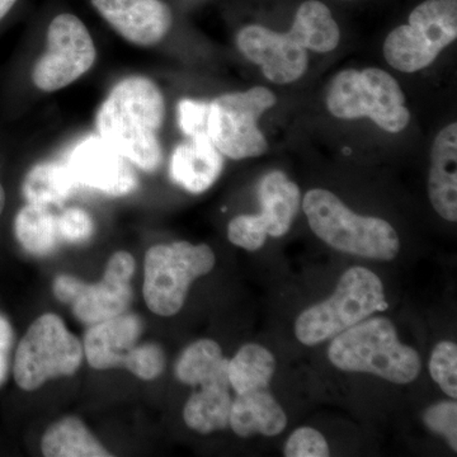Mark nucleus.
Returning a JSON list of instances; mask_svg holds the SVG:
<instances>
[{"label": "nucleus", "instance_id": "6", "mask_svg": "<svg viewBox=\"0 0 457 457\" xmlns=\"http://www.w3.org/2000/svg\"><path fill=\"white\" fill-rule=\"evenodd\" d=\"M216 257L206 245L188 242L159 245L147 251L144 297L147 308L161 317H171L185 305L189 286L212 272Z\"/></svg>", "mask_w": 457, "mask_h": 457}, {"label": "nucleus", "instance_id": "20", "mask_svg": "<svg viewBox=\"0 0 457 457\" xmlns=\"http://www.w3.org/2000/svg\"><path fill=\"white\" fill-rule=\"evenodd\" d=\"M228 360L222 356L220 345L212 339H201L188 345L177 361L176 376L180 383L192 386L228 383Z\"/></svg>", "mask_w": 457, "mask_h": 457}, {"label": "nucleus", "instance_id": "18", "mask_svg": "<svg viewBox=\"0 0 457 457\" xmlns=\"http://www.w3.org/2000/svg\"><path fill=\"white\" fill-rule=\"evenodd\" d=\"M224 161L209 137H188L174 149L170 177L191 194H203L220 177Z\"/></svg>", "mask_w": 457, "mask_h": 457}, {"label": "nucleus", "instance_id": "26", "mask_svg": "<svg viewBox=\"0 0 457 457\" xmlns=\"http://www.w3.org/2000/svg\"><path fill=\"white\" fill-rule=\"evenodd\" d=\"M14 231L20 245L33 255H47L56 248L60 233L57 219L46 206L29 204L17 213Z\"/></svg>", "mask_w": 457, "mask_h": 457}, {"label": "nucleus", "instance_id": "30", "mask_svg": "<svg viewBox=\"0 0 457 457\" xmlns=\"http://www.w3.org/2000/svg\"><path fill=\"white\" fill-rule=\"evenodd\" d=\"M286 457H328L329 446L324 436L311 427L296 429L286 444Z\"/></svg>", "mask_w": 457, "mask_h": 457}, {"label": "nucleus", "instance_id": "17", "mask_svg": "<svg viewBox=\"0 0 457 457\" xmlns=\"http://www.w3.org/2000/svg\"><path fill=\"white\" fill-rule=\"evenodd\" d=\"M428 196L442 219L457 221V125L442 129L433 141Z\"/></svg>", "mask_w": 457, "mask_h": 457}, {"label": "nucleus", "instance_id": "33", "mask_svg": "<svg viewBox=\"0 0 457 457\" xmlns=\"http://www.w3.org/2000/svg\"><path fill=\"white\" fill-rule=\"evenodd\" d=\"M14 333L7 319L0 315V386L7 380Z\"/></svg>", "mask_w": 457, "mask_h": 457}, {"label": "nucleus", "instance_id": "5", "mask_svg": "<svg viewBox=\"0 0 457 457\" xmlns=\"http://www.w3.org/2000/svg\"><path fill=\"white\" fill-rule=\"evenodd\" d=\"M327 107L337 119H370L386 132H402L411 121L398 80L378 68L339 71L327 93Z\"/></svg>", "mask_w": 457, "mask_h": 457}, {"label": "nucleus", "instance_id": "3", "mask_svg": "<svg viewBox=\"0 0 457 457\" xmlns=\"http://www.w3.org/2000/svg\"><path fill=\"white\" fill-rule=\"evenodd\" d=\"M303 210L315 236L337 251L378 261H392L399 253L400 239L392 224L357 215L327 189H311Z\"/></svg>", "mask_w": 457, "mask_h": 457}, {"label": "nucleus", "instance_id": "19", "mask_svg": "<svg viewBox=\"0 0 457 457\" xmlns=\"http://www.w3.org/2000/svg\"><path fill=\"white\" fill-rule=\"evenodd\" d=\"M231 427L239 437L263 435L273 437L287 426V416L267 389L237 394L230 411Z\"/></svg>", "mask_w": 457, "mask_h": 457}, {"label": "nucleus", "instance_id": "11", "mask_svg": "<svg viewBox=\"0 0 457 457\" xmlns=\"http://www.w3.org/2000/svg\"><path fill=\"white\" fill-rule=\"evenodd\" d=\"M97 51L86 25L71 13L59 14L47 29L46 51L32 69V82L42 92L71 86L95 65Z\"/></svg>", "mask_w": 457, "mask_h": 457}, {"label": "nucleus", "instance_id": "24", "mask_svg": "<svg viewBox=\"0 0 457 457\" xmlns=\"http://www.w3.org/2000/svg\"><path fill=\"white\" fill-rule=\"evenodd\" d=\"M42 453L47 457L111 456L82 420L75 417L62 418L47 429L42 438Z\"/></svg>", "mask_w": 457, "mask_h": 457}, {"label": "nucleus", "instance_id": "1", "mask_svg": "<svg viewBox=\"0 0 457 457\" xmlns=\"http://www.w3.org/2000/svg\"><path fill=\"white\" fill-rule=\"evenodd\" d=\"M163 93L149 78L129 77L113 87L99 107L96 128L107 144L140 170L154 171L163 161L158 131L163 125Z\"/></svg>", "mask_w": 457, "mask_h": 457}, {"label": "nucleus", "instance_id": "8", "mask_svg": "<svg viewBox=\"0 0 457 457\" xmlns=\"http://www.w3.org/2000/svg\"><path fill=\"white\" fill-rule=\"evenodd\" d=\"M276 102L272 90L264 87L227 93L213 99L207 122L210 140L222 155L234 161L263 155L269 150V143L258 128V121Z\"/></svg>", "mask_w": 457, "mask_h": 457}, {"label": "nucleus", "instance_id": "28", "mask_svg": "<svg viewBox=\"0 0 457 457\" xmlns=\"http://www.w3.org/2000/svg\"><path fill=\"white\" fill-rule=\"evenodd\" d=\"M123 366L141 380H154L164 371L165 354L155 343H144L129 352Z\"/></svg>", "mask_w": 457, "mask_h": 457}, {"label": "nucleus", "instance_id": "12", "mask_svg": "<svg viewBox=\"0 0 457 457\" xmlns=\"http://www.w3.org/2000/svg\"><path fill=\"white\" fill-rule=\"evenodd\" d=\"M258 197L261 213L237 216L228 225V240L249 252L261 249L267 237L287 234L300 209V188L279 170L263 177Z\"/></svg>", "mask_w": 457, "mask_h": 457}, {"label": "nucleus", "instance_id": "10", "mask_svg": "<svg viewBox=\"0 0 457 457\" xmlns=\"http://www.w3.org/2000/svg\"><path fill=\"white\" fill-rule=\"evenodd\" d=\"M134 272V257L128 252H117L108 261L106 272L98 284H84L80 279L62 275L54 282V294L60 302L73 308L80 321L95 326L128 311L132 302Z\"/></svg>", "mask_w": 457, "mask_h": 457}, {"label": "nucleus", "instance_id": "23", "mask_svg": "<svg viewBox=\"0 0 457 457\" xmlns=\"http://www.w3.org/2000/svg\"><path fill=\"white\" fill-rule=\"evenodd\" d=\"M231 404L233 399L228 393V386L206 385L189 396L183 418L189 428L204 435L221 431L228 427Z\"/></svg>", "mask_w": 457, "mask_h": 457}, {"label": "nucleus", "instance_id": "25", "mask_svg": "<svg viewBox=\"0 0 457 457\" xmlns=\"http://www.w3.org/2000/svg\"><path fill=\"white\" fill-rule=\"evenodd\" d=\"M275 371L276 360L272 352L257 343H249L228 361V383L236 390L237 395L267 389Z\"/></svg>", "mask_w": 457, "mask_h": 457}, {"label": "nucleus", "instance_id": "9", "mask_svg": "<svg viewBox=\"0 0 457 457\" xmlns=\"http://www.w3.org/2000/svg\"><path fill=\"white\" fill-rule=\"evenodd\" d=\"M83 345L55 314L36 319L27 330L14 357V380L33 392L50 378L71 376L83 361Z\"/></svg>", "mask_w": 457, "mask_h": 457}, {"label": "nucleus", "instance_id": "22", "mask_svg": "<svg viewBox=\"0 0 457 457\" xmlns=\"http://www.w3.org/2000/svg\"><path fill=\"white\" fill-rule=\"evenodd\" d=\"M68 164L45 162L35 165L23 180V195L29 204L50 206L64 203L79 187Z\"/></svg>", "mask_w": 457, "mask_h": 457}, {"label": "nucleus", "instance_id": "31", "mask_svg": "<svg viewBox=\"0 0 457 457\" xmlns=\"http://www.w3.org/2000/svg\"><path fill=\"white\" fill-rule=\"evenodd\" d=\"M179 125L183 134L188 137H209L207 122H209L210 104L196 99H182L179 107Z\"/></svg>", "mask_w": 457, "mask_h": 457}, {"label": "nucleus", "instance_id": "34", "mask_svg": "<svg viewBox=\"0 0 457 457\" xmlns=\"http://www.w3.org/2000/svg\"><path fill=\"white\" fill-rule=\"evenodd\" d=\"M17 0H0V20H3L12 8L16 4Z\"/></svg>", "mask_w": 457, "mask_h": 457}, {"label": "nucleus", "instance_id": "32", "mask_svg": "<svg viewBox=\"0 0 457 457\" xmlns=\"http://www.w3.org/2000/svg\"><path fill=\"white\" fill-rule=\"evenodd\" d=\"M60 237L69 243H83L95 234L96 225L92 216L86 210L71 207L65 210L57 219Z\"/></svg>", "mask_w": 457, "mask_h": 457}, {"label": "nucleus", "instance_id": "16", "mask_svg": "<svg viewBox=\"0 0 457 457\" xmlns=\"http://www.w3.org/2000/svg\"><path fill=\"white\" fill-rule=\"evenodd\" d=\"M144 324L135 314H123L95 324L84 339V354L93 369L121 368L137 345Z\"/></svg>", "mask_w": 457, "mask_h": 457}, {"label": "nucleus", "instance_id": "13", "mask_svg": "<svg viewBox=\"0 0 457 457\" xmlns=\"http://www.w3.org/2000/svg\"><path fill=\"white\" fill-rule=\"evenodd\" d=\"M237 45L246 59L261 66L262 73L270 82H296L308 69V50L290 31L278 33L263 26L249 25L237 32Z\"/></svg>", "mask_w": 457, "mask_h": 457}, {"label": "nucleus", "instance_id": "15", "mask_svg": "<svg viewBox=\"0 0 457 457\" xmlns=\"http://www.w3.org/2000/svg\"><path fill=\"white\" fill-rule=\"evenodd\" d=\"M114 31L137 46L159 44L170 32L173 16L162 0H92Z\"/></svg>", "mask_w": 457, "mask_h": 457}, {"label": "nucleus", "instance_id": "14", "mask_svg": "<svg viewBox=\"0 0 457 457\" xmlns=\"http://www.w3.org/2000/svg\"><path fill=\"white\" fill-rule=\"evenodd\" d=\"M68 167L80 186L108 196L130 195L139 185L132 163L99 137H89L71 150Z\"/></svg>", "mask_w": 457, "mask_h": 457}, {"label": "nucleus", "instance_id": "2", "mask_svg": "<svg viewBox=\"0 0 457 457\" xmlns=\"http://www.w3.org/2000/svg\"><path fill=\"white\" fill-rule=\"evenodd\" d=\"M330 362L347 372H366L393 384L413 383L420 371V353L400 342L387 318H368L333 338Z\"/></svg>", "mask_w": 457, "mask_h": 457}, {"label": "nucleus", "instance_id": "21", "mask_svg": "<svg viewBox=\"0 0 457 457\" xmlns=\"http://www.w3.org/2000/svg\"><path fill=\"white\" fill-rule=\"evenodd\" d=\"M290 32L303 47L315 53H330L341 41L332 12L318 0H306L300 5Z\"/></svg>", "mask_w": 457, "mask_h": 457}, {"label": "nucleus", "instance_id": "35", "mask_svg": "<svg viewBox=\"0 0 457 457\" xmlns=\"http://www.w3.org/2000/svg\"><path fill=\"white\" fill-rule=\"evenodd\" d=\"M4 204H5L4 189H3L2 186H0V213L3 212V209H4Z\"/></svg>", "mask_w": 457, "mask_h": 457}, {"label": "nucleus", "instance_id": "7", "mask_svg": "<svg viewBox=\"0 0 457 457\" xmlns=\"http://www.w3.org/2000/svg\"><path fill=\"white\" fill-rule=\"evenodd\" d=\"M457 37V0H426L413 9L408 25L396 27L384 42L387 64L417 73L435 62Z\"/></svg>", "mask_w": 457, "mask_h": 457}, {"label": "nucleus", "instance_id": "29", "mask_svg": "<svg viewBox=\"0 0 457 457\" xmlns=\"http://www.w3.org/2000/svg\"><path fill=\"white\" fill-rule=\"evenodd\" d=\"M423 420L432 432L444 436L451 449L457 451L456 402H441L432 405L423 414Z\"/></svg>", "mask_w": 457, "mask_h": 457}, {"label": "nucleus", "instance_id": "27", "mask_svg": "<svg viewBox=\"0 0 457 457\" xmlns=\"http://www.w3.org/2000/svg\"><path fill=\"white\" fill-rule=\"evenodd\" d=\"M429 374L451 399L457 398V345L442 341L436 345L429 360Z\"/></svg>", "mask_w": 457, "mask_h": 457}, {"label": "nucleus", "instance_id": "4", "mask_svg": "<svg viewBox=\"0 0 457 457\" xmlns=\"http://www.w3.org/2000/svg\"><path fill=\"white\" fill-rule=\"evenodd\" d=\"M386 308L383 281L371 270L352 267L339 278L335 294L296 319L295 335L303 345H317Z\"/></svg>", "mask_w": 457, "mask_h": 457}]
</instances>
